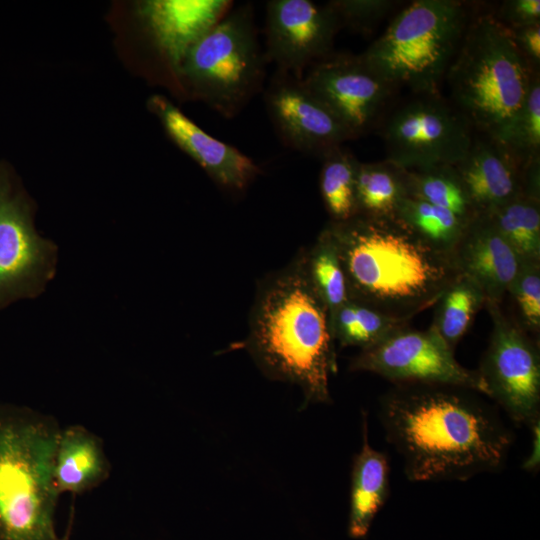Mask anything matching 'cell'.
Wrapping results in <instances>:
<instances>
[{
  "mask_svg": "<svg viewBox=\"0 0 540 540\" xmlns=\"http://www.w3.org/2000/svg\"><path fill=\"white\" fill-rule=\"evenodd\" d=\"M478 395L456 386L399 384L381 397L380 421L408 480L466 481L503 468L512 433Z\"/></svg>",
  "mask_w": 540,
  "mask_h": 540,
  "instance_id": "6da1fadb",
  "label": "cell"
},
{
  "mask_svg": "<svg viewBox=\"0 0 540 540\" xmlns=\"http://www.w3.org/2000/svg\"><path fill=\"white\" fill-rule=\"evenodd\" d=\"M509 30V29H508ZM515 46L530 68L539 73L540 64V24L509 30Z\"/></svg>",
  "mask_w": 540,
  "mask_h": 540,
  "instance_id": "d6a6232c",
  "label": "cell"
},
{
  "mask_svg": "<svg viewBox=\"0 0 540 540\" xmlns=\"http://www.w3.org/2000/svg\"><path fill=\"white\" fill-rule=\"evenodd\" d=\"M475 215L523 194L524 164L493 138L473 139L465 156L454 165Z\"/></svg>",
  "mask_w": 540,
  "mask_h": 540,
  "instance_id": "e0dca14e",
  "label": "cell"
},
{
  "mask_svg": "<svg viewBox=\"0 0 540 540\" xmlns=\"http://www.w3.org/2000/svg\"><path fill=\"white\" fill-rule=\"evenodd\" d=\"M491 13L502 26L509 30L540 24V1L506 0L495 12Z\"/></svg>",
  "mask_w": 540,
  "mask_h": 540,
  "instance_id": "1f68e13d",
  "label": "cell"
},
{
  "mask_svg": "<svg viewBox=\"0 0 540 540\" xmlns=\"http://www.w3.org/2000/svg\"><path fill=\"white\" fill-rule=\"evenodd\" d=\"M330 322L335 342L342 347L356 346L361 350L379 343L409 323L352 300L337 309Z\"/></svg>",
  "mask_w": 540,
  "mask_h": 540,
  "instance_id": "cb8c5ba5",
  "label": "cell"
},
{
  "mask_svg": "<svg viewBox=\"0 0 540 540\" xmlns=\"http://www.w3.org/2000/svg\"><path fill=\"white\" fill-rule=\"evenodd\" d=\"M341 29L333 9L310 0H271L266 5L265 57L277 70L303 77L330 55Z\"/></svg>",
  "mask_w": 540,
  "mask_h": 540,
  "instance_id": "4fadbf2b",
  "label": "cell"
},
{
  "mask_svg": "<svg viewBox=\"0 0 540 540\" xmlns=\"http://www.w3.org/2000/svg\"><path fill=\"white\" fill-rule=\"evenodd\" d=\"M351 371L377 374L394 385L435 384L470 389L489 396L477 370L461 365L452 350L431 328L408 326L363 349L349 364Z\"/></svg>",
  "mask_w": 540,
  "mask_h": 540,
  "instance_id": "8fae6325",
  "label": "cell"
},
{
  "mask_svg": "<svg viewBox=\"0 0 540 540\" xmlns=\"http://www.w3.org/2000/svg\"><path fill=\"white\" fill-rule=\"evenodd\" d=\"M305 256L309 279L331 318L349 298L338 249L327 226Z\"/></svg>",
  "mask_w": 540,
  "mask_h": 540,
  "instance_id": "83f0119b",
  "label": "cell"
},
{
  "mask_svg": "<svg viewBox=\"0 0 540 540\" xmlns=\"http://www.w3.org/2000/svg\"><path fill=\"white\" fill-rule=\"evenodd\" d=\"M58 540H70V538H69V532L66 533L62 538H59Z\"/></svg>",
  "mask_w": 540,
  "mask_h": 540,
  "instance_id": "836d02e7",
  "label": "cell"
},
{
  "mask_svg": "<svg viewBox=\"0 0 540 540\" xmlns=\"http://www.w3.org/2000/svg\"><path fill=\"white\" fill-rule=\"evenodd\" d=\"M341 28L370 34L399 3L393 0H332L328 2Z\"/></svg>",
  "mask_w": 540,
  "mask_h": 540,
  "instance_id": "4dcf8cb0",
  "label": "cell"
},
{
  "mask_svg": "<svg viewBox=\"0 0 540 540\" xmlns=\"http://www.w3.org/2000/svg\"><path fill=\"white\" fill-rule=\"evenodd\" d=\"M524 165L540 158V79L535 73L518 112L496 139Z\"/></svg>",
  "mask_w": 540,
  "mask_h": 540,
  "instance_id": "f1b7e54d",
  "label": "cell"
},
{
  "mask_svg": "<svg viewBox=\"0 0 540 540\" xmlns=\"http://www.w3.org/2000/svg\"><path fill=\"white\" fill-rule=\"evenodd\" d=\"M534 72L491 12L470 19L445 76L454 107L498 139L518 112Z\"/></svg>",
  "mask_w": 540,
  "mask_h": 540,
  "instance_id": "5b68a950",
  "label": "cell"
},
{
  "mask_svg": "<svg viewBox=\"0 0 540 540\" xmlns=\"http://www.w3.org/2000/svg\"><path fill=\"white\" fill-rule=\"evenodd\" d=\"M336 243L349 300L410 321L434 306L460 273L452 255L396 217L356 215L327 225Z\"/></svg>",
  "mask_w": 540,
  "mask_h": 540,
  "instance_id": "7a4b0ae2",
  "label": "cell"
},
{
  "mask_svg": "<svg viewBox=\"0 0 540 540\" xmlns=\"http://www.w3.org/2000/svg\"><path fill=\"white\" fill-rule=\"evenodd\" d=\"M508 293L518 310L525 332L534 335L540 330V262H523Z\"/></svg>",
  "mask_w": 540,
  "mask_h": 540,
  "instance_id": "f546056e",
  "label": "cell"
},
{
  "mask_svg": "<svg viewBox=\"0 0 540 540\" xmlns=\"http://www.w3.org/2000/svg\"><path fill=\"white\" fill-rule=\"evenodd\" d=\"M148 107L160 119L173 142L220 187L243 191L261 174L260 167L251 158L209 135L165 97L152 96Z\"/></svg>",
  "mask_w": 540,
  "mask_h": 540,
  "instance_id": "9a60e30c",
  "label": "cell"
},
{
  "mask_svg": "<svg viewBox=\"0 0 540 540\" xmlns=\"http://www.w3.org/2000/svg\"><path fill=\"white\" fill-rule=\"evenodd\" d=\"M35 206L12 168L0 163V310L41 295L56 272L58 248L38 234Z\"/></svg>",
  "mask_w": 540,
  "mask_h": 540,
  "instance_id": "ba28073f",
  "label": "cell"
},
{
  "mask_svg": "<svg viewBox=\"0 0 540 540\" xmlns=\"http://www.w3.org/2000/svg\"><path fill=\"white\" fill-rule=\"evenodd\" d=\"M320 192L331 222H342L357 215L356 171L359 161L343 146L321 157Z\"/></svg>",
  "mask_w": 540,
  "mask_h": 540,
  "instance_id": "484cf974",
  "label": "cell"
},
{
  "mask_svg": "<svg viewBox=\"0 0 540 540\" xmlns=\"http://www.w3.org/2000/svg\"><path fill=\"white\" fill-rule=\"evenodd\" d=\"M387 160L410 170L456 165L470 148L472 126L440 95H417L381 124Z\"/></svg>",
  "mask_w": 540,
  "mask_h": 540,
  "instance_id": "9c48e42d",
  "label": "cell"
},
{
  "mask_svg": "<svg viewBox=\"0 0 540 540\" xmlns=\"http://www.w3.org/2000/svg\"><path fill=\"white\" fill-rule=\"evenodd\" d=\"M252 5L230 9L190 47L180 77L225 118L238 115L262 89L266 66Z\"/></svg>",
  "mask_w": 540,
  "mask_h": 540,
  "instance_id": "52a82bcc",
  "label": "cell"
},
{
  "mask_svg": "<svg viewBox=\"0 0 540 540\" xmlns=\"http://www.w3.org/2000/svg\"><path fill=\"white\" fill-rule=\"evenodd\" d=\"M451 255L458 272L482 289L486 302L500 305L523 264L483 214L468 221Z\"/></svg>",
  "mask_w": 540,
  "mask_h": 540,
  "instance_id": "2e32d148",
  "label": "cell"
},
{
  "mask_svg": "<svg viewBox=\"0 0 540 540\" xmlns=\"http://www.w3.org/2000/svg\"><path fill=\"white\" fill-rule=\"evenodd\" d=\"M483 215L523 262H540V199L521 194Z\"/></svg>",
  "mask_w": 540,
  "mask_h": 540,
  "instance_id": "603a6c76",
  "label": "cell"
},
{
  "mask_svg": "<svg viewBox=\"0 0 540 540\" xmlns=\"http://www.w3.org/2000/svg\"><path fill=\"white\" fill-rule=\"evenodd\" d=\"M302 81L342 123L353 139L382 121L395 88L361 55L333 54L308 68Z\"/></svg>",
  "mask_w": 540,
  "mask_h": 540,
  "instance_id": "7c38bea8",
  "label": "cell"
},
{
  "mask_svg": "<svg viewBox=\"0 0 540 540\" xmlns=\"http://www.w3.org/2000/svg\"><path fill=\"white\" fill-rule=\"evenodd\" d=\"M407 196L447 209L470 220L475 216L454 165L405 169Z\"/></svg>",
  "mask_w": 540,
  "mask_h": 540,
  "instance_id": "d4e9b609",
  "label": "cell"
},
{
  "mask_svg": "<svg viewBox=\"0 0 540 540\" xmlns=\"http://www.w3.org/2000/svg\"><path fill=\"white\" fill-rule=\"evenodd\" d=\"M431 246L452 254L469 220L425 201L406 196L396 216Z\"/></svg>",
  "mask_w": 540,
  "mask_h": 540,
  "instance_id": "4316f807",
  "label": "cell"
},
{
  "mask_svg": "<svg viewBox=\"0 0 540 540\" xmlns=\"http://www.w3.org/2000/svg\"><path fill=\"white\" fill-rule=\"evenodd\" d=\"M57 421L0 405V540H58L54 460Z\"/></svg>",
  "mask_w": 540,
  "mask_h": 540,
  "instance_id": "277c9868",
  "label": "cell"
},
{
  "mask_svg": "<svg viewBox=\"0 0 540 540\" xmlns=\"http://www.w3.org/2000/svg\"><path fill=\"white\" fill-rule=\"evenodd\" d=\"M469 20L463 2L415 0L393 18L361 57L395 89L439 95Z\"/></svg>",
  "mask_w": 540,
  "mask_h": 540,
  "instance_id": "8992f818",
  "label": "cell"
},
{
  "mask_svg": "<svg viewBox=\"0 0 540 540\" xmlns=\"http://www.w3.org/2000/svg\"><path fill=\"white\" fill-rule=\"evenodd\" d=\"M485 303L482 289L473 280L460 274L435 303L430 327L455 350Z\"/></svg>",
  "mask_w": 540,
  "mask_h": 540,
  "instance_id": "7402d4cb",
  "label": "cell"
},
{
  "mask_svg": "<svg viewBox=\"0 0 540 540\" xmlns=\"http://www.w3.org/2000/svg\"><path fill=\"white\" fill-rule=\"evenodd\" d=\"M232 7L225 0H157L139 5V12L174 72L180 76L194 42Z\"/></svg>",
  "mask_w": 540,
  "mask_h": 540,
  "instance_id": "ac0fdd59",
  "label": "cell"
},
{
  "mask_svg": "<svg viewBox=\"0 0 540 540\" xmlns=\"http://www.w3.org/2000/svg\"><path fill=\"white\" fill-rule=\"evenodd\" d=\"M335 343L329 311L309 279L302 250L259 285L244 346L269 379L297 385L306 405L332 401Z\"/></svg>",
  "mask_w": 540,
  "mask_h": 540,
  "instance_id": "3957f363",
  "label": "cell"
},
{
  "mask_svg": "<svg viewBox=\"0 0 540 540\" xmlns=\"http://www.w3.org/2000/svg\"><path fill=\"white\" fill-rule=\"evenodd\" d=\"M269 118L293 150L322 157L353 137L304 85L302 78L277 70L264 93Z\"/></svg>",
  "mask_w": 540,
  "mask_h": 540,
  "instance_id": "5bb4252c",
  "label": "cell"
},
{
  "mask_svg": "<svg viewBox=\"0 0 540 540\" xmlns=\"http://www.w3.org/2000/svg\"><path fill=\"white\" fill-rule=\"evenodd\" d=\"M102 440L82 425L61 429L55 460L54 482L60 494L89 491L110 474Z\"/></svg>",
  "mask_w": 540,
  "mask_h": 540,
  "instance_id": "d6986e66",
  "label": "cell"
},
{
  "mask_svg": "<svg viewBox=\"0 0 540 540\" xmlns=\"http://www.w3.org/2000/svg\"><path fill=\"white\" fill-rule=\"evenodd\" d=\"M492 332L477 369L493 399L517 424L540 419V355L538 345L500 304L486 302Z\"/></svg>",
  "mask_w": 540,
  "mask_h": 540,
  "instance_id": "30bf717a",
  "label": "cell"
},
{
  "mask_svg": "<svg viewBox=\"0 0 540 540\" xmlns=\"http://www.w3.org/2000/svg\"><path fill=\"white\" fill-rule=\"evenodd\" d=\"M362 423V446L354 456L351 468L348 533L355 539L366 537L390 488L387 457L370 445L365 414Z\"/></svg>",
  "mask_w": 540,
  "mask_h": 540,
  "instance_id": "ffe728a7",
  "label": "cell"
},
{
  "mask_svg": "<svg viewBox=\"0 0 540 540\" xmlns=\"http://www.w3.org/2000/svg\"><path fill=\"white\" fill-rule=\"evenodd\" d=\"M407 196L405 169L389 160L359 162L356 171L357 215L393 218Z\"/></svg>",
  "mask_w": 540,
  "mask_h": 540,
  "instance_id": "44dd1931",
  "label": "cell"
}]
</instances>
